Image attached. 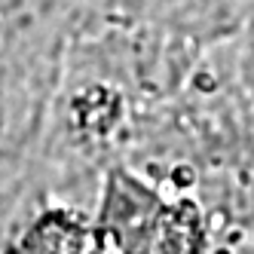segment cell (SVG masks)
<instances>
[{
  "mask_svg": "<svg viewBox=\"0 0 254 254\" xmlns=\"http://www.w3.org/2000/svg\"><path fill=\"white\" fill-rule=\"evenodd\" d=\"M224 239H227V245H230V248H236V245H242V242H245V233L233 227V230H227V236H224Z\"/></svg>",
  "mask_w": 254,
  "mask_h": 254,
  "instance_id": "cell-4",
  "label": "cell"
},
{
  "mask_svg": "<svg viewBox=\"0 0 254 254\" xmlns=\"http://www.w3.org/2000/svg\"><path fill=\"white\" fill-rule=\"evenodd\" d=\"M193 86H196V92H205V95L217 92V80L208 74V70H199V74L193 77Z\"/></svg>",
  "mask_w": 254,
  "mask_h": 254,
  "instance_id": "cell-2",
  "label": "cell"
},
{
  "mask_svg": "<svg viewBox=\"0 0 254 254\" xmlns=\"http://www.w3.org/2000/svg\"><path fill=\"white\" fill-rule=\"evenodd\" d=\"M224 227H227V211H211L208 230H224Z\"/></svg>",
  "mask_w": 254,
  "mask_h": 254,
  "instance_id": "cell-3",
  "label": "cell"
},
{
  "mask_svg": "<svg viewBox=\"0 0 254 254\" xmlns=\"http://www.w3.org/2000/svg\"><path fill=\"white\" fill-rule=\"evenodd\" d=\"M214 254H233V248H230V245H224V248H217Z\"/></svg>",
  "mask_w": 254,
  "mask_h": 254,
  "instance_id": "cell-5",
  "label": "cell"
},
{
  "mask_svg": "<svg viewBox=\"0 0 254 254\" xmlns=\"http://www.w3.org/2000/svg\"><path fill=\"white\" fill-rule=\"evenodd\" d=\"M196 181V172H193V166H172V184L175 187H181V190H187L190 184Z\"/></svg>",
  "mask_w": 254,
  "mask_h": 254,
  "instance_id": "cell-1",
  "label": "cell"
}]
</instances>
